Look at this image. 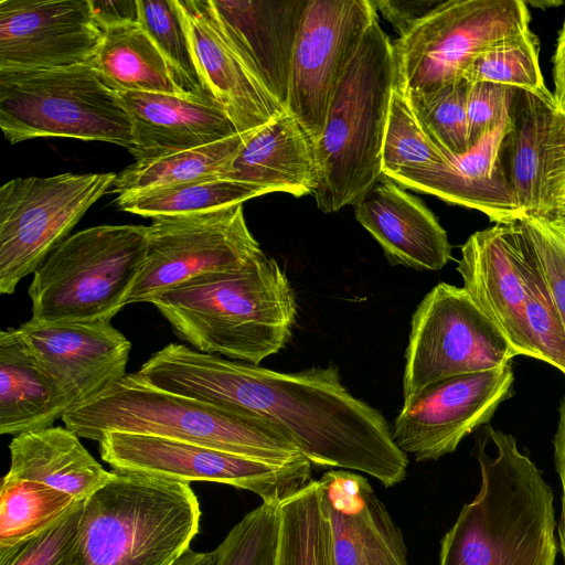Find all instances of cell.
Listing matches in <instances>:
<instances>
[{
    "label": "cell",
    "mask_w": 565,
    "mask_h": 565,
    "mask_svg": "<svg viewBox=\"0 0 565 565\" xmlns=\"http://www.w3.org/2000/svg\"><path fill=\"white\" fill-rule=\"evenodd\" d=\"M137 374L154 387L273 424L312 465L402 482L408 456L385 417L342 384L334 365L282 373L180 343L154 352Z\"/></svg>",
    "instance_id": "obj_1"
},
{
    "label": "cell",
    "mask_w": 565,
    "mask_h": 565,
    "mask_svg": "<svg viewBox=\"0 0 565 565\" xmlns=\"http://www.w3.org/2000/svg\"><path fill=\"white\" fill-rule=\"evenodd\" d=\"M481 486L440 543L439 565H554L552 488L507 433L483 425L476 439Z\"/></svg>",
    "instance_id": "obj_2"
},
{
    "label": "cell",
    "mask_w": 565,
    "mask_h": 565,
    "mask_svg": "<svg viewBox=\"0 0 565 565\" xmlns=\"http://www.w3.org/2000/svg\"><path fill=\"white\" fill-rule=\"evenodd\" d=\"M150 303L196 351L253 365L286 347L297 318L290 281L266 255L242 269L198 275Z\"/></svg>",
    "instance_id": "obj_3"
},
{
    "label": "cell",
    "mask_w": 565,
    "mask_h": 565,
    "mask_svg": "<svg viewBox=\"0 0 565 565\" xmlns=\"http://www.w3.org/2000/svg\"><path fill=\"white\" fill-rule=\"evenodd\" d=\"M111 471L83 502L67 565H172L199 532L190 482Z\"/></svg>",
    "instance_id": "obj_4"
},
{
    "label": "cell",
    "mask_w": 565,
    "mask_h": 565,
    "mask_svg": "<svg viewBox=\"0 0 565 565\" xmlns=\"http://www.w3.org/2000/svg\"><path fill=\"white\" fill-rule=\"evenodd\" d=\"M394 88L393 44L375 18L340 78L313 146V196L323 213L356 205L383 177L382 147Z\"/></svg>",
    "instance_id": "obj_5"
},
{
    "label": "cell",
    "mask_w": 565,
    "mask_h": 565,
    "mask_svg": "<svg viewBox=\"0 0 565 565\" xmlns=\"http://www.w3.org/2000/svg\"><path fill=\"white\" fill-rule=\"evenodd\" d=\"M64 425L97 441L106 431L158 436L276 463L303 458L273 424L163 391L126 374L92 401L68 411Z\"/></svg>",
    "instance_id": "obj_6"
},
{
    "label": "cell",
    "mask_w": 565,
    "mask_h": 565,
    "mask_svg": "<svg viewBox=\"0 0 565 565\" xmlns=\"http://www.w3.org/2000/svg\"><path fill=\"white\" fill-rule=\"evenodd\" d=\"M147 244L143 225H98L66 237L33 273L31 319L111 320L127 305Z\"/></svg>",
    "instance_id": "obj_7"
},
{
    "label": "cell",
    "mask_w": 565,
    "mask_h": 565,
    "mask_svg": "<svg viewBox=\"0 0 565 565\" xmlns=\"http://www.w3.org/2000/svg\"><path fill=\"white\" fill-rule=\"evenodd\" d=\"M0 127L11 143L67 137L134 147L126 109L90 64L0 71Z\"/></svg>",
    "instance_id": "obj_8"
},
{
    "label": "cell",
    "mask_w": 565,
    "mask_h": 565,
    "mask_svg": "<svg viewBox=\"0 0 565 565\" xmlns=\"http://www.w3.org/2000/svg\"><path fill=\"white\" fill-rule=\"evenodd\" d=\"M529 30L521 0L440 1L392 43L395 89L406 96L460 81L480 53Z\"/></svg>",
    "instance_id": "obj_9"
},
{
    "label": "cell",
    "mask_w": 565,
    "mask_h": 565,
    "mask_svg": "<svg viewBox=\"0 0 565 565\" xmlns=\"http://www.w3.org/2000/svg\"><path fill=\"white\" fill-rule=\"evenodd\" d=\"M516 356L462 287L439 282L411 319L403 375V406L449 377L482 372Z\"/></svg>",
    "instance_id": "obj_10"
},
{
    "label": "cell",
    "mask_w": 565,
    "mask_h": 565,
    "mask_svg": "<svg viewBox=\"0 0 565 565\" xmlns=\"http://www.w3.org/2000/svg\"><path fill=\"white\" fill-rule=\"evenodd\" d=\"M116 173L17 178L0 189V292L11 295L113 186Z\"/></svg>",
    "instance_id": "obj_11"
},
{
    "label": "cell",
    "mask_w": 565,
    "mask_h": 565,
    "mask_svg": "<svg viewBox=\"0 0 565 565\" xmlns=\"http://www.w3.org/2000/svg\"><path fill=\"white\" fill-rule=\"evenodd\" d=\"M99 454L113 469L179 481H210L244 489L279 505L311 480L306 458L276 463L158 436L106 431Z\"/></svg>",
    "instance_id": "obj_12"
},
{
    "label": "cell",
    "mask_w": 565,
    "mask_h": 565,
    "mask_svg": "<svg viewBox=\"0 0 565 565\" xmlns=\"http://www.w3.org/2000/svg\"><path fill=\"white\" fill-rule=\"evenodd\" d=\"M152 220L145 263L127 305L150 302L198 275L242 269L265 256L248 230L243 204Z\"/></svg>",
    "instance_id": "obj_13"
},
{
    "label": "cell",
    "mask_w": 565,
    "mask_h": 565,
    "mask_svg": "<svg viewBox=\"0 0 565 565\" xmlns=\"http://www.w3.org/2000/svg\"><path fill=\"white\" fill-rule=\"evenodd\" d=\"M375 18L372 0H307L292 51L285 109L313 146L340 78Z\"/></svg>",
    "instance_id": "obj_14"
},
{
    "label": "cell",
    "mask_w": 565,
    "mask_h": 565,
    "mask_svg": "<svg viewBox=\"0 0 565 565\" xmlns=\"http://www.w3.org/2000/svg\"><path fill=\"white\" fill-rule=\"evenodd\" d=\"M513 380L510 362L431 385L399 411L391 427L394 443L417 461L437 460L454 452L511 396Z\"/></svg>",
    "instance_id": "obj_15"
},
{
    "label": "cell",
    "mask_w": 565,
    "mask_h": 565,
    "mask_svg": "<svg viewBox=\"0 0 565 565\" xmlns=\"http://www.w3.org/2000/svg\"><path fill=\"white\" fill-rule=\"evenodd\" d=\"M501 159L522 215L553 220L565 194V115L553 94L516 89Z\"/></svg>",
    "instance_id": "obj_16"
},
{
    "label": "cell",
    "mask_w": 565,
    "mask_h": 565,
    "mask_svg": "<svg viewBox=\"0 0 565 565\" xmlns=\"http://www.w3.org/2000/svg\"><path fill=\"white\" fill-rule=\"evenodd\" d=\"M104 30L89 0H0V71L90 64Z\"/></svg>",
    "instance_id": "obj_17"
},
{
    "label": "cell",
    "mask_w": 565,
    "mask_h": 565,
    "mask_svg": "<svg viewBox=\"0 0 565 565\" xmlns=\"http://www.w3.org/2000/svg\"><path fill=\"white\" fill-rule=\"evenodd\" d=\"M17 329L36 362L62 392L68 411L97 397L127 374L131 343L110 320L40 322L30 319Z\"/></svg>",
    "instance_id": "obj_18"
},
{
    "label": "cell",
    "mask_w": 565,
    "mask_h": 565,
    "mask_svg": "<svg viewBox=\"0 0 565 565\" xmlns=\"http://www.w3.org/2000/svg\"><path fill=\"white\" fill-rule=\"evenodd\" d=\"M460 252L457 270L462 288L516 355L539 360L526 322L525 286L512 223H494L475 232Z\"/></svg>",
    "instance_id": "obj_19"
},
{
    "label": "cell",
    "mask_w": 565,
    "mask_h": 565,
    "mask_svg": "<svg viewBox=\"0 0 565 565\" xmlns=\"http://www.w3.org/2000/svg\"><path fill=\"white\" fill-rule=\"evenodd\" d=\"M206 92L239 134L256 130L286 109L269 93L217 23L209 0H178Z\"/></svg>",
    "instance_id": "obj_20"
},
{
    "label": "cell",
    "mask_w": 565,
    "mask_h": 565,
    "mask_svg": "<svg viewBox=\"0 0 565 565\" xmlns=\"http://www.w3.org/2000/svg\"><path fill=\"white\" fill-rule=\"evenodd\" d=\"M319 481L337 565H408L402 531L365 477L338 469Z\"/></svg>",
    "instance_id": "obj_21"
},
{
    "label": "cell",
    "mask_w": 565,
    "mask_h": 565,
    "mask_svg": "<svg viewBox=\"0 0 565 565\" xmlns=\"http://www.w3.org/2000/svg\"><path fill=\"white\" fill-rule=\"evenodd\" d=\"M134 134L129 152L151 160L207 146L239 134L213 97L147 92H115Z\"/></svg>",
    "instance_id": "obj_22"
},
{
    "label": "cell",
    "mask_w": 565,
    "mask_h": 565,
    "mask_svg": "<svg viewBox=\"0 0 565 565\" xmlns=\"http://www.w3.org/2000/svg\"><path fill=\"white\" fill-rule=\"evenodd\" d=\"M510 127L509 111L489 132L449 163L408 169L391 175L402 188L435 195L452 204L484 213L494 223H511L521 216L505 178L501 146Z\"/></svg>",
    "instance_id": "obj_23"
},
{
    "label": "cell",
    "mask_w": 565,
    "mask_h": 565,
    "mask_svg": "<svg viewBox=\"0 0 565 565\" xmlns=\"http://www.w3.org/2000/svg\"><path fill=\"white\" fill-rule=\"evenodd\" d=\"M222 31L285 108L307 0H209Z\"/></svg>",
    "instance_id": "obj_24"
},
{
    "label": "cell",
    "mask_w": 565,
    "mask_h": 565,
    "mask_svg": "<svg viewBox=\"0 0 565 565\" xmlns=\"http://www.w3.org/2000/svg\"><path fill=\"white\" fill-rule=\"evenodd\" d=\"M355 218L391 265L436 271L452 259L447 232L434 213L384 174L355 205Z\"/></svg>",
    "instance_id": "obj_25"
},
{
    "label": "cell",
    "mask_w": 565,
    "mask_h": 565,
    "mask_svg": "<svg viewBox=\"0 0 565 565\" xmlns=\"http://www.w3.org/2000/svg\"><path fill=\"white\" fill-rule=\"evenodd\" d=\"M222 178L254 184L268 193L296 198L313 194L318 185L313 143L285 110L248 138Z\"/></svg>",
    "instance_id": "obj_26"
},
{
    "label": "cell",
    "mask_w": 565,
    "mask_h": 565,
    "mask_svg": "<svg viewBox=\"0 0 565 565\" xmlns=\"http://www.w3.org/2000/svg\"><path fill=\"white\" fill-rule=\"evenodd\" d=\"M8 475L39 482L84 501L113 476L66 427H50L12 438Z\"/></svg>",
    "instance_id": "obj_27"
},
{
    "label": "cell",
    "mask_w": 565,
    "mask_h": 565,
    "mask_svg": "<svg viewBox=\"0 0 565 565\" xmlns=\"http://www.w3.org/2000/svg\"><path fill=\"white\" fill-rule=\"evenodd\" d=\"M67 411L62 392L18 329L0 331V433L15 437L50 428Z\"/></svg>",
    "instance_id": "obj_28"
},
{
    "label": "cell",
    "mask_w": 565,
    "mask_h": 565,
    "mask_svg": "<svg viewBox=\"0 0 565 565\" xmlns=\"http://www.w3.org/2000/svg\"><path fill=\"white\" fill-rule=\"evenodd\" d=\"M90 65L114 92L191 95L139 23L105 29Z\"/></svg>",
    "instance_id": "obj_29"
},
{
    "label": "cell",
    "mask_w": 565,
    "mask_h": 565,
    "mask_svg": "<svg viewBox=\"0 0 565 565\" xmlns=\"http://www.w3.org/2000/svg\"><path fill=\"white\" fill-rule=\"evenodd\" d=\"M275 565H337L321 483L312 479L278 508Z\"/></svg>",
    "instance_id": "obj_30"
},
{
    "label": "cell",
    "mask_w": 565,
    "mask_h": 565,
    "mask_svg": "<svg viewBox=\"0 0 565 565\" xmlns=\"http://www.w3.org/2000/svg\"><path fill=\"white\" fill-rule=\"evenodd\" d=\"M256 130L237 134L200 148L151 160H138L116 174L113 189L119 195L202 178H222L243 145Z\"/></svg>",
    "instance_id": "obj_31"
},
{
    "label": "cell",
    "mask_w": 565,
    "mask_h": 565,
    "mask_svg": "<svg viewBox=\"0 0 565 565\" xmlns=\"http://www.w3.org/2000/svg\"><path fill=\"white\" fill-rule=\"evenodd\" d=\"M268 194L257 185L220 177L119 194L116 203L125 212L160 217L206 212Z\"/></svg>",
    "instance_id": "obj_32"
},
{
    "label": "cell",
    "mask_w": 565,
    "mask_h": 565,
    "mask_svg": "<svg viewBox=\"0 0 565 565\" xmlns=\"http://www.w3.org/2000/svg\"><path fill=\"white\" fill-rule=\"evenodd\" d=\"M77 502L63 491L7 473L0 488V563Z\"/></svg>",
    "instance_id": "obj_33"
},
{
    "label": "cell",
    "mask_w": 565,
    "mask_h": 565,
    "mask_svg": "<svg viewBox=\"0 0 565 565\" xmlns=\"http://www.w3.org/2000/svg\"><path fill=\"white\" fill-rule=\"evenodd\" d=\"M519 267L525 286V313L539 360L565 374V327L537 264L514 222Z\"/></svg>",
    "instance_id": "obj_34"
},
{
    "label": "cell",
    "mask_w": 565,
    "mask_h": 565,
    "mask_svg": "<svg viewBox=\"0 0 565 565\" xmlns=\"http://www.w3.org/2000/svg\"><path fill=\"white\" fill-rule=\"evenodd\" d=\"M138 7L139 24L173 68L185 92L213 97L201 79L179 1L138 0Z\"/></svg>",
    "instance_id": "obj_35"
},
{
    "label": "cell",
    "mask_w": 565,
    "mask_h": 565,
    "mask_svg": "<svg viewBox=\"0 0 565 565\" xmlns=\"http://www.w3.org/2000/svg\"><path fill=\"white\" fill-rule=\"evenodd\" d=\"M467 82H487L536 94L547 92L539 62V40L531 31L480 53L467 68Z\"/></svg>",
    "instance_id": "obj_36"
},
{
    "label": "cell",
    "mask_w": 565,
    "mask_h": 565,
    "mask_svg": "<svg viewBox=\"0 0 565 565\" xmlns=\"http://www.w3.org/2000/svg\"><path fill=\"white\" fill-rule=\"evenodd\" d=\"M468 82L462 78L429 93H409V106L424 132L450 159L469 148L466 110Z\"/></svg>",
    "instance_id": "obj_37"
},
{
    "label": "cell",
    "mask_w": 565,
    "mask_h": 565,
    "mask_svg": "<svg viewBox=\"0 0 565 565\" xmlns=\"http://www.w3.org/2000/svg\"><path fill=\"white\" fill-rule=\"evenodd\" d=\"M447 163L448 158L419 126L407 98L394 88L382 147L383 174Z\"/></svg>",
    "instance_id": "obj_38"
},
{
    "label": "cell",
    "mask_w": 565,
    "mask_h": 565,
    "mask_svg": "<svg viewBox=\"0 0 565 565\" xmlns=\"http://www.w3.org/2000/svg\"><path fill=\"white\" fill-rule=\"evenodd\" d=\"M277 508L263 502L245 514L215 550V565H275Z\"/></svg>",
    "instance_id": "obj_39"
},
{
    "label": "cell",
    "mask_w": 565,
    "mask_h": 565,
    "mask_svg": "<svg viewBox=\"0 0 565 565\" xmlns=\"http://www.w3.org/2000/svg\"><path fill=\"white\" fill-rule=\"evenodd\" d=\"M513 222L537 264L565 327V235L546 218L522 215Z\"/></svg>",
    "instance_id": "obj_40"
},
{
    "label": "cell",
    "mask_w": 565,
    "mask_h": 565,
    "mask_svg": "<svg viewBox=\"0 0 565 565\" xmlns=\"http://www.w3.org/2000/svg\"><path fill=\"white\" fill-rule=\"evenodd\" d=\"M83 502L23 543L0 565H67L76 540Z\"/></svg>",
    "instance_id": "obj_41"
},
{
    "label": "cell",
    "mask_w": 565,
    "mask_h": 565,
    "mask_svg": "<svg viewBox=\"0 0 565 565\" xmlns=\"http://www.w3.org/2000/svg\"><path fill=\"white\" fill-rule=\"evenodd\" d=\"M514 90L493 83L468 82L466 110L469 148L500 124L510 109Z\"/></svg>",
    "instance_id": "obj_42"
},
{
    "label": "cell",
    "mask_w": 565,
    "mask_h": 565,
    "mask_svg": "<svg viewBox=\"0 0 565 565\" xmlns=\"http://www.w3.org/2000/svg\"><path fill=\"white\" fill-rule=\"evenodd\" d=\"M372 2L376 12H380L394 26L398 35L403 36L440 1L372 0Z\"/></svg>",
    "instance_id": "obj_43"
},
{
    "label": "cell",
    "mask_w": 565,
    "mask_h": 565,
    "mask_svg": "<svg viewBox=\"0 0 565 565\" xmlns=\"http://www.w3.org/2000/svg\"><path fill=\"white\" fill-rule=\"evenodd\" d=\"M89 4L103 30L124 23H139L138 0H89Z\"/></svg>",
    "instance_id": "obj_44"
},
{
    "label": "cell",
    "mask_w": 565,
    "mask_h": 565,
    "mask_svg": "<svg viewBox=\"0 0 565 565\" xmlns=\"http://www.w3.org/2000/svg\"><path fill=\"white\" fill-rule=\"evenodd\" d=\"M557 430L554 437V459L562 484V510L557 524L558 548L565 564V394L559 405Z\"/></svg>",
    "instance_id": "obj_45"
},
{
    "label": "cell",
    "mask_w": 565,
    "mask_h": 565,
    "mask_svg": "<svg viewBox=\"0 0 565 565\" xmlns=\"http://www.w3.org/2000/svg\"><path fill=\"white\" fill-rule=\"evenodd\" d=\"M554 93L556 108L565 115V22L559 31L557 46L553 56Z\"/></svg>",
    "instance_id": "obj_46"
},
{
    "label": "cell",
    "mask_w": 565,
    "mask_h": 565,
    "mask_svg": "<svg viewBox=\"0 0 565 565\" xmlns=\"http://www.w3.org/2000/svg\"><path fill=\"white\" fill-rule=\"evenodd\" d=\"M216 552L186 550L172 565H215Z\"/></svg>",
    "instance_id": "obj_47"
},
{
    "label": "cell",
    "mask_w": 565,
    "mask_h": 565,
    "mask_svg": "<svg viewBox=\"0 0 565 565\" xmlns=\"http://www.w3.org/2000/svg\"><path fill=\"white\" fill-rule=\"evenodd\" d=\"M551 222L565 235V203L558 207Z\"/></svg>",
    "instance_id": "obj_48"
},
{
    "label": "cell",
    "mask_w": 565,
    "mask_h": 565,
    "mask_svg": "<svg viewBox=\"0 0 565 565\" xmlns=\"http://www.w3.org/2000/svg\"><path fill=\"white\" fill-rule=\"evenodd\" d=\"M563 203H565V194H564ZM563 203H562V204H563Z\"/></svg>",
    "instance_id": "obj_49"
}]
</instances>
